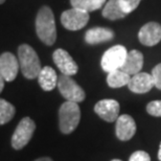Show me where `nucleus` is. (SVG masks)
Wrapping results in <instances>:
<instances>
[{"label": "nucleus", "mask_w": 161, "mask_h": 161, "mask_svg": "<svg viewBox=\"0 0 161 161\" xmlns=\"http://www.w3.org/2000/svg\"><path fill=\"white\" fill-rule=\"evenodd\" d=\"M36 130V124L30 117L22 118L12 136V147L15 150H21L30 142Z\"/></svg>", "instance_id": "nucleus-6"}, {"label": "nucleus", "mask_w": 161, "mask_h": 161, "mask_svg": "<svg viewBox=\"0 0 161 161\" xmlns=\"http://www.w3.org/2000/svg\"><path fill=\"white\" fill-rule=\"evenodd\" d=\"M147 113L152 116L161 117V101H153L147 106Z\"/></svg>", "instance_id": "nucleus-22"}, {"label": "nucleus", "mask_w": 161, "mask_h": 161, "mask_svg": "<svg viewBox=\"0 0 161 161\" xmlns=\"http://www.w3.org/2000/svg\"><path fill=\"white\" fill-rule=\"evenodd\" d=\"M16 113V109L11 103L0 98V125L11 121Z\"/></svg>", "instance_id": "nucleus-20"}, {"label": "nucleus", "mask_w": 161, "mask_h": 161, "mask_svg": "<svg viewBox=\"0 0 161 161\" xmlns=\"http://www.w3.org/2000/svg\"><path fill=\"white\" fill-rule=\"evenodd\" d=\"M143 66V56L140 51L138 50H131L129 51L125 58L124 65L121 67V70L128 73L129 75H134L136 73L140 72L141 68Z\"/></svg>", "instance_id": "nucleus-14"}, {"label": "nucleus", "mask_w": 161, "mask_h": 161, "mask_svg": "<svg viewBox=\"0 0 161 161\" xmlns=\"http://www.w3.org/2000/svg\"><path fill=\"white\" fill-rule=\"evenodd\" d=\"M38 82L44 91H51L56 88L58 84L57 72L51 67L45 66L41 69L39 75H38Z\"/></svg>", "instance_id": "nucleus-16"}, {"label": "nucleus", "mask_w": 161, "mask_h": 161, "mask_svg": "<svg viewBox=\"0 0 161 161\" xmlns=\"http://www.w3.org/2000/svg\"><path fill=\"white\" fill-rule=\"evenodd\" d=\"M115 133L119 140L128 141L136 133V124L130 115L124 114L118 116L115 125Z\"/></svg>", "instance_id": "nucleus-12"}, {"label": "nucleus", "mask_w": 161, "mask_h": 161, "mask_svg": "<svg viewBox=\"0 0 161 161\" xmlns=\"http://www.w3.org/2000/svg\"><path fill=\"white\" fill-rule=\"evenodd\" d=\"M128 87L132 92L138 93V94L149 92L154 87L152 75L147 72H138L136 75H132Z\"/></svg>", "instance_id": "nucleus-13"}, {"label": "nucleus", "mask_w": 161, "mask_h": 161, "mask_svg": "<svg viewBox=\"0 0 161 161\" xmlns=\"http://www.w3.org/2000/svg\"><path fill=\"white\" fill-rule=\"evenodd\" d=\"M129 161H151V157L144 151H136L130 156Z\"/></svg>", "instance_id": "nucleus-24"}, {"label": "nucleus", "mask_w": 161, "mask_h": 161, "mask_svg": "<svg viewBox=\"0 0 161 161\" xmlns=\"http://www.w3.org/2000/svg\"><path fill=\"white\" fill-rule=\"evenodd\" d=\"M119 109L120 106L115 99H102L94 106L95 113L102 119L108 122L116 121L119 114Z\"/></svg>", "instance_id": "nucleus-9"}, {"label": "nucleus", "mask_w": 161, "mask_h": 161, "mask_svg": "<svg viewBox=\"0 0 161 161\" xmlns=\"http://www.w3.org/2000/svg\"><path fill=\"white\" fill-rule=\"evenodd\" d=\"M105 2L106 0H70L72 8L88 13L101 8L105 4Z\"/></svg>", "instance_id": "nucleus-19"}, {"label": "nucleus", "mask_w": 161, "mask_h": 161, "mask_svg": "<svg viewBox=\"0 0 161 161\" xmlns=\"http://www.w3.org/2000/svg\"><path fill=\"white\" fill-rule=\"evenodd\" d=\"M89 21V13L79 8H70L61 16L63 26L68 31H79L85 27Z\"/></svg>", "instance_id": "nucleus-7"}, {"label": "nucleus", "mask_w": 161, "mask_h": 161, "mask_svg": "<svg viewBox=\"0 0 161 161\" xmlns=\"http://www.w3.org/2000/svg\"><path fill=\"white\" fill-rule=\"evenodd\" d=\"M114 38L113 31L106 27H93L86 31L85 41L88 44H99L110 41Z\"/></svg>", "instance_id": "nucleus-15"}, {"label": "nucleus", "mask_w": 161, "mask_h": 161, "mask_svg": "<svg viewBox=\"0 0 161 161\" xmlns=\"http://www.w3.org/2000/svg\"><path fill=\"white\" fill-rule=\"evenodd\" d=\"M111 161H122L120 159H113V160H111Z\"/></svg>", "instance_id": "nucleus-29"}, {"label": "nucleus", "mask_w": 161, "mask_h": 161, "mask_svg": "<svg viewBox=\"0 0 161 161\" xmlns=\"http://www.w3.org/2000/svg\"><path fill=\"white\" fill-rule=\"evenodd\" d=\"M103 16L109 20H118L125 18L127 14L121 9L118 0H109L103 8Z\"/></svg>", "instance_id": "nucleus-17"}, {"label": "nucleus", "mask_w": 161, "mask_h": 161, "mask_svg": "<svg viewBox=\"0 0 161 161\" xmlns=\"http://www.w3.org/2000/svg\"><path fill=\"white\" fill-rule=\"evenodd\" d=\"M140 1L141 0H118V3H119L120 8L125 14L128 15L137 8Z\"/></svg>", "instance_id": "nucleus-21"}, {"label": "nucleus", "mask_w": 161, "mask_h": 161, "mask_svg": "<svg viewBox=\"0 0 161 161\" xmlns=\"http://www.w3.org/2000/svg\"><path fill=\"white\" fill-rule=\"evenodd\" d=\"M130 79L131 75L122 71L121 69H117L108 73L107 83L111 88H120V87L128 85L129 82H130Z\"/></svg>", "instance_id": "nucleus-18"}, {"label": "nucleus", "mask_w": 161, "mask_h": 161, "mask_svg": "<svg viewBox=\"0 0 161 161\" xmlns=\"http://www.w3.org/2000/svg\"><path fill=\"white\" fill-rule=\"evenodd\" d=\"M158 159L161 161V143H160V147H159V152H158Z\"/></svg>", "instance_id": "nucleus-27"}, {"label": "nucleus", "mask_w": 161, "mask_h": 161, "mask_svg": "<svg viewBox=\"0 0 161 161\" xmlns=\"http://www.w3.org/2000/svg\"><path fill=\"white\" fill-rule=\"evenodd\" d=\"M18 61L24 78L28 80L38 78L42 67L39 57L33 47L27 44L20 45L18 48Z\"/></svg>", "instance_id": "nucleus-2"}, {"label": "nucleus", "mask_w": 161, "mask_h": 161, "mask_svg": "<svg viewBox=\"0 0 161 161\" xmlns=\"http://www.w3.org/2000/svg\"><path fill=\"white\" fill-rule=\"evenodd\" d=\"M19 61L12 53H3L0 56V73L5 82H13L19 71Z\"/></svg>", "instance_id": "nucleus-10"}, {"label": "nucleus", "mask_w": 161, "mask_h": 161, "mask_svg": "<svg viewBox=\"0 0 161 161\" xmlns=\"http://www.w3.org/2000/svg\"><path fill=\"white\" fill-rule=\"evenodd\" d=\"M36 31L39 39L46 45L54 44L57 40V27L53 13L49 6H42L36 17Z\"/></svg>", "instance_id": "nucleus-1"}, {"label": "nucleus", "mask_w": 161, "mask_h": 161, "mask_svg": "<svg viewBox=\"0 0 161 161\" xmlns=\"http://www.w3.org/2000/svg\"><path fill=\"white\" fill-rule=\"evenodd\" d=\"M127 54L128 51L122 45H115L109 48L102 57L101 65L103 70L109 73L114 70L120 69L125 61Z\"/></svg>", "instance_id": "nucleus-5"}, {"label": "nucleus", "mask_w": 161, "mask_h": 161, "mask_svg": "<svg viewBox=\"0 0 161 161\" xmlns=\"http://www.w3.org/2000/svg\"><path fill=\"white\" fill-rule=\"evenodd\" d=\"M58 88L60 93L66 101L73 103H80L86 97L85 91L71 76L61 75L58 78Z\"/></svg>", "instance_id": "nucleus-4"}, {"label": "nucleus", "mask_w": 161, "mask_h": 161, "mask_svg": "<svg viewBox=\"0 0 161 161\" xmlns=\"http://www.w3.org/2000/svg\"><path fill=\"white\" fill-rule=\"evenodd\" d=\"M5 0H0V4H2V3H4Z\"/></svg>", "instance_id": "nucleus-28"}, {"label": "nucleus", "mask_w": 161, "mask_h": 161, "mask_svg": "<svg viewBox=\"0 0 161 161\" xmlns=\"http://www.w3.org/2000/svg\"><path fill=\"white\" fill-rule=\"evenodd\" d=\"M35 161H53V159L48 158V157H43V158H39V159H37Z\"/></svg>", "instance_id": "nucleus-26"}, {"label": "nucleus", "mask_w": 161, "mask_h": 161, "mask_svg": "<svg viewBox=\"0 0 161 161\" xmlns=\"http://www.w3.org/2000/svg\"><path fill=\"white\" fill-rule=\"evenodd\" d=\"M152 78L154 80V86L161 90V63L156 65L152 70Z\"/></svg>", "instance_id": "nucleus-23"}, {"label": "nucleus", "mask_w": 161, "mask_h": 161, "mask_svg": "<svg viewBox=\"0 0 161 161\" xmlns=\"http://www.w3.org/2000/svg\"><path fill=\"white\" fill-rule=\"evenodd\" d=\"M53 59L54 64L60 69V71L62 72V75L69 76L76 75V72L79 70L78 64L75 62L72 57L66 50L61 49V48L54 50L53 54Z\"/></svg>", "instance_id": "nucleus-8"}, {"label": "nucleus", "mask_w": 161, "mask_h": 161, "mask_svg": "<svg viewBox=\"0 0 161 161\" xmlns=\"http://www.w3.org/2000/svg\"><path fill=\"white\" fill-rule=\"evenodd\" d=\"M140 43L146 46H154L161 41V25L157 22H149L138 33Z\"/></svg>", "instance_id": "nucleus-11"}, {"label": "nucleus", "mask_w": 161, "mask_h": 161, "mask_svg": "<svg viewBox=\"0 0 161 161\" xmlns=\"http://www.w3.org/2000/svg\"><path fill=\"white\" fill-rule=\"evenodd\" d=\"M80 110L78 103L65 102L59 110V127L63 134H70L78 128Z\"/></svg>", "instance_id": "nucleus-3"}, {"label": "nucleus", "mask_w": 161, "mask_h": 161, "mask_svg": "<svg viewBox=\"0 0 161 161\" xmlns=\"http://www.w3.org/2000/svg\"><path fill=\"white\" fill-rule=\"evenodd\" d=\"M4 79L2 78L1 73H0V93H1V91L3 90V88H4Z\"/></svg>", "instance_id": "nucleus-25"}]
</instances>
